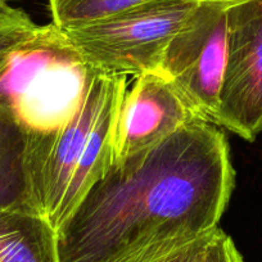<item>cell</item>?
I'll return each instance as SVG.
<instances>
[{"label": "cell", "instance_id": "3", "mask_svg": "<svg viewBox=\"0 0 262 262\" xmlns=\"http://www.w3.org/2000/svg\"><path fill=\"white\" fill-rule=\"evenodd\" d=\"M207 0H147L113 16L62 30L97 71H155L168 42Z\"/></svg>", "mask_w": 262, "mask_h": 262}, {"label": "cell", "instance_id": "7", "mask_svg": "<svg viewBox=\"0 0 262 262\" xmlns=\"http://www.w3.org/2000/svg\"><path fill=\"white\" fill-rule=\"evenodd\" d=\"M127 85L123 75L98 71L74 117L55 138L30 194L34 210L57 230L59 210L75 167L88 144L103 108L117 90Z\"/></svg>", "mask_w": 262, "mask_h": 262}, {"label": "cell", "instance_id": "13", "mask_svg": "<svg viewBox=\"0 0 262 262\" xmlns=\"http://www.w3.org/2000/svg\"><path fill=\"white\" fill-rule=\"evenodd\" d=\"M216 231L217 230L145 262H202L206 249Z\"/></svg>", "mask_w": 262, "mask_h": 262}, {"label": "cell", "instance_id": "9", "mask_svg": "<svg viewBox=\"0 0 262 262\" xmlns=\"http://www.w3.org/2000/svg\"><path fill=\"white\" fill-rule=\"evenodd\" d=\"M127 85L112 95L105 107L103 108L97 123L92 131L88 144L75 167L69 188L63 198L58 217V226L69 217L77 203L81 201L86 191L107 172L115 161L113 155V142H115L116 121L121 100L125 94Z\"/></svg>", "mask_w": 262, "mask_h": 262}, {"label": "cell", "instance_id": "4", "mask_svg": "<svg viewBox=\"0 0 262 262\" xmlns=\"http://www.w3.org/2000/svg\"><path fill=\"white\" fill-rule=\"evenodd\" d=\"M236 2H205L168 42L155 70L196 116L216 126L228 58V14Z\"/></svg>", "mask_w": 262, "mask_h": 262}, {"label": "cell", "instance_id": "5", "mask_svg": "<svg viewBox=\"0 0 262 262\" xmlns=\"http://www.w3.org/2000/svg\"><path fill=\"white\" fill-rule=\"evenodd\" d=\"M217 126L247 142L262 133V0H238L229 9Z\"/></svg>", "mask_w": 262, "mask_h": 262}, {"label": "cell", "instance_id": "14", "mask_svg": "<svg viewBox=\"0 0 262 262\" xmlns=\"http://www.w3.org/2000/svg\"><path fill=\"white\" fill-rule=\"evenodd\" d=\"M202 262H244L233 239L220 228L208 244Z\"/></svg>", "mask_w": 262, "mask_h": 262}, {"label": "cell", "instance_id": "15", "mask_svg": "<svg viewBox=\"0 0 262 262\" xmlns=\"http://www.w3.org/2000/svg\"><path fill=\"white\" fill-rule=\"evenodd\" d=\"M8 2L9 0H0V18L11 16V14H13L17 11L16 8L9 6Z\"/></svg>", "mask_w": 262, "mask_h": 262}, {"label": "cell", "instance_id": "11", "mask_svg": "<svg viewBox=\"0 0 262 262\" xmlns=\"http://www.w3.org/2000/svg\"><path fill=\"white\" fill-rule=\"evenodd\" d=\"M58 29L82 26L142 4L147 0H48Z\"/></svg>", "mask_w": 262, "mask_h": 262}, {"label": "cell", "instance_id": "2", "mask_svg": "<svg viewBox=\"0 0 262 262\" xmlns=\"http://www.w3.org/2000/svg\"><path fill=\"white\" fill-rule=\"evenodd\" d=\"M97 72L54 24L40 26L0 69V107L24 135L29 194Z\"/></svg>", "mask_w": 262, "mask_h": 262}, {"label": "cell", "instance_id": "6", "mask_svg": "<svg viewBox=\"0 0 262 262\" xmlns=\"http://www.w3.org/2000/svg\"><path fill=\"white\" fill-rule=\"evenodd\" d=\"M135 77L131 88L126 89L118 110L113 142L115 161L163 142L200 117L158 71H148Z\"/></svg>", "mask_w": 262, "mask_h": 262}, {"label": "cell", "instance_id": "8", "mask_svg": "<svg viewBox=\"0 0 262 262\" xmlns=\"http://www.w3.org/2000/svg\"><path fill=\"white\" fill-rule=\"evenodd\" d=\"M0 262H59L57 230L30 206L0 208Z\"/></svg>", "mask_w": 262, "mask_h": 262}, {"label": "cell", "instance_id": "10", "mask_svg": "<svg viewBox=\"0 0 262 262\" xmlns=\"http://www.w3.org/2000/svg\"><path fill=\"white\" fill-rule=\"evenodd\" d=\"M30 206L26 147L18 125L0 107V208Z\"/></svg>", "mask_w": 262, "mask_h": 262}, {"label": "cell", "instance_id": "12", "mask_svg": "<svg viewBox=\"0 0 262 262\" xmlns=\"http://www.w3.org/2000/svg\"><path fill=\"white\" fill-rule=\"evenodd\" d=\"M39 29V25L34 24L29 14L21 9H17L11 16L0 18V69L9 55L31 39Z\"/></svg>", "mask_w": 262, "mask_h": 262}, {"label": "cell", "instance_id": "1", "mask_svg": "<svg viewBox=\"0 0 262 262\" xmlns=\"http://www.w3.org/2000/svg\"><path fill=\"white\" fill-rule=\"evenodd\" d=\"M235 186L230 148L196 117L115 161L57 229L59 262H145L219 229Z\"/></svg>", "mask_w": 262, "mask_h": 262}]
</instances>
